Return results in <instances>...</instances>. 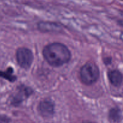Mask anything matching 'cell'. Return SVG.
<instances>
[{
  "mask_svg": "<svg viewBox=\"0 0 123 123\" xmlns=\"http://www.w3.org/2000/svg\"><path fill=\"white\" fill-rule=\"evenodd\" d=\"M43 56L50 66L58 67L68 63L72 55L70 50L65 44L54 42L46 46L43 49Z\"/></svg>",
  "mask_w": 123,
  "mask_h": 123,
  "instance_id": "cell-1",
  "label": "cell"
},
{
  "mask_svg": "<svg viewBox=\"0 0 123 123\" xmlns=\"http://www.w3.org/2000/svg\"><path fill=\"white\" fill-rule=\"evenodd\" d=\"M79 75L83 84L91 85L96 83L100 78V70L94 62L90 61L80 68Z\"/></svg>",
  "mask_w": 123,
  "mask_h": 123,
  "instance_id": "cell-2",
  "label": "cell"
},
{
  "mask_svg": "<svg viewBox=\"0 0 123 123\" xmlns=\"http://www.w3.org/2000/svg\"><path fill=\"white\" fill-rule=\"evenodd\" d=\"M16 58L19 66L25 70L31 67L34 60V55L32 51L25 47L19 48L16 52Z\"/></svg>",
  "mask_w": 123,
  "mask_h": 123,
  "instance_id": "cell-3",
  "label": "cell"
},
{
  "mask_svg": "<svg viewBox=\"0 0 123 123\" xmlns=\"http://www.w3.org/2000/svg\"><path fill=\"white\" fill-rule=\"evenodd\" d=\"M33 92V90L28 86L24 85L17 88L16 92L12 96L11 103L12 105L18 106L25 99L28 98Z\"/></svg>",
  "mask_w": 123,
  "mask_h": 123,
  "instance_id": "cell-4",
  "label": "cell"
},
{
  "mask_svg": "<svg viewBox=\"0 0 123 123\" xmlns=\"http://www.w3.org/2000/svg\"><path fill=\"white\" fill-rule=\"evenodd\" d=\"M38 111L43 117H51L54 113V104L50 100L45 99L41 101L38 106Z\"/></svg>",
  "mask_w": 123,
  "mask_h": 123,
  "instance_id": "cell-5",
  "label": "cell"
},
{
  "mask_svg": "<svg viewBox=\"0 0 123 123\" xmlns=\"http://www.w3.org/2000/svg\"><path fill=\"white\" fill-rule=\"evenodd\" d=\"M108 77L109 82L115 87H120L123 82V74L118 70H112L108 72Z\"/></svg>",
  "mask_w": 123,
  "mask_h": 123,
  "instance_id": "cell-6",
  "label": "cell"
},
{
  "mask_svg": "<svg viewBox=\"0 0 123 123\" xmlns=\"http://www.w3.org/2000/svg\"><path fill=\"white\" fill-rule=\"evenodd\" d=\"M38 28L41 31H56L60 28V26L53 22H40L38 24Z\"/></svg>",
  "mask_w": 123,
  "mask_h": 123,
  "instance_id": "cell-7",
  "label": "cell"
},
{
  "mask_svg": "<svg viewBox=\"0 0 123 123\" xmlns=\"http://www.w3.org/2000/svg\"><path fill=\"white\" fill-rule=\"evenodd\" d=\"M13 73V68L12 67H9L7 68L6 71L0 70V78H4L10 82H14L16 80L17 78Z\"/></svg>",
  "mask_w": 123,
  "mask_h": 123,
  "instance_id": "cell-8",
  "label": "cell"
},
{
  "mask_svg": "<svg viewBox=\"0 0 123 123\" xmlns=\"http://www.w3.org/2000/svg\"><path fill=\"white\" fill-rule=\"evenodd\" d=\"M109 118L114 122L119 123L122 118L121 110L118 108L111 109L109 112Z\"/></svg>",
  "mask_w": 123,
  "mask_h": 123,
  "instance_id": "cell-9",
  "label": "cell"
},
{
  "mask_svg": "<svg viewBox=\"0 0 123 123\" xmlns=\"http://www.w3.org/2000/svg\"><path fill=\"white\" fill-rule=\"evenodd\" d=\"M82 123H95L91 122V121H84V122H83Z\"/></svg>",
  "mask_w": 123,
  "mask_h": 123,
  "instance_id": "cell-10",
  "label": "cell"
},
{
  "mask_svg": "<svg viewBox=\"0 0 123 123\" xmlns=\"http://www.w3.org/2000/svg\"><path fill=\"white\" fill-rule=\"evenodd\" d=\"M121 1H122V0H121Z\"/></svg>",
  "mask_w": 123,
  "mask_h": 123,
  "instance_id": "cell-11",
  "label": "cell"
}]
</instances>
